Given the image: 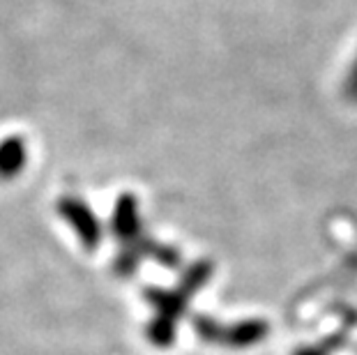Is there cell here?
<instances>
[{"label":"cell","instance_id":"cell-1","mask_svg":"<svg viewBox=\"0 0 357 355\" xmlns=\"http://www.w3.org/2000/svg\"><path fill=\"white\" fill-rule=\"evenodd\" d=\"M111 231L118 240V256L113 261V270L118 277H134L143 261L162 263L164 268L180 266V252L171 245L157 243L146 231L139 201L134 194H120L111 215Z\"/></svg>","mask_w":357,"mask_h":355},{"label":"cell","instance_id":"cell-2","mask_svg":"<svg viewBox=\"0 0 357 355\" xmlns=\"http://www.w3.org/2000/svg\"><path fill=\"white\" fill-rule=\"evenodd\" d=\"M212 261L201 259L182 275L173 289H148L146 300L153 307V319L146 326V337L159 349H169L176 339L178 321L187 314L189 302L212 277Z\"/></svg>","mask_w":357,"mask_h":355},{"label":"cell","instance_id":"cell-3","mask_svg":"<svg viewBox=\"0 0 357 355\" xmlns=\"http://www.w3.org/2000/svg\"><path fill=\"white\" fill-rule=\"evenodd\" d=\"M194 330L205 344L224 346V349H249L268 337L270 326L263 319H245L238 323H219L210 316H194Z\"/></svg>","mask_w":357,"mask_h":355},{"label":"cell","instance_id":"cell-4","mask_svg":"<svg viewBox=\"0 0 357 355\" xmlns=\"http://www.w3.org/2000/svg\"><path fill=\"white\" fill-rule=\"evenodd\" d=\"M56 210H58V215L63 217V222L70 224L74 229L83 249L93 252V249L100 247L102 238H104L102 222H100V217L95 215V210L90 208L81 196H77V194L60 196L56 203Z\"/></svg>","mask_w":357,"mask_h":355},{"label":"cell","instance_id":"cell-5","mask_svg":"<svg viewBox=\"0 0 357 355\" xmlns=\"http://www.w3.org/2000/svg\"><path fill=\"white\" fill-rule=\"evenodd\" d=\"M28 164V143L19 134L0 139V180H12L24 173Z\"/></svg>","mask_w":357,"mask_h":355},{"label":"cell","instance_id":"cell-6","mask_svg":"<svg viewBox=\"0 0 357 355\" xmlns=\"http://www.w3.org/2000/svg\"><path fill=\"white\" fill-rule=\"evenodd\" d=\"M344 95H346L351 102L357 104V56H355L353 65H351V70H348V77H346V81H344Z\"/></svg>","mask_w":357,"mask_h":355},{"label":"cell","instance_id":"cell-7","mask_svg":"<svg viewBox=\"0 0 357 355\" xmlns=\"http://www.w3.org/2000/svg\"><path fill=\"white\" fill-rule=\"evenodd\" d=\"M293 355H325L323 349H316V346H302L300 351H295Z\"/></svg>","mask_w":357,"mask_h":355}]
</instances>
